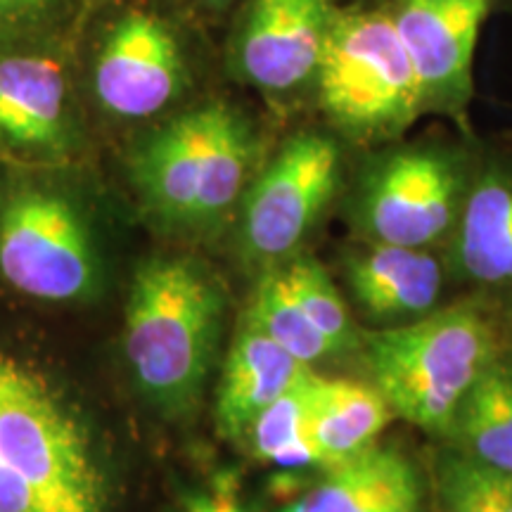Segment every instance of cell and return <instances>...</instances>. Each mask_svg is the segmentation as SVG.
Wrapping results in <instances>:
<instances>
[{
    "mask_svg": "<svg viewBox=\"0 0 512 512\" xmlns=\"http://www.w3.org/2000/svg\"><path fill=\"white\" fill-rule=\"evenodd\" d=\"M0 512H119L86 413L36 363L0 349Z\"/></svg>",
    "mask_w": 512,
    "mask_h": 512,
    "instance_id": "cell-1",
    "label": "cell"
},
{
    "mask_svg": "<svg viewBox=\"0 0 512 512\" xmlns=\"http://www.w3.org/2000/svg\"><path fill=\"white\" fill-rule=\"evenodd\" d=\"M261 164L254 121L226 98L192 100L126 147V178L152 221L209 233L233 219Z\"/></svg>",
    "mask_w": 512,
    "mask_h": 512,
    "instance_id": "cell-2",
    "label": "cell"
},
{
    "mask_svg": "<svg viewBox=\"0 0 512 512\" xmlns=\"http://www.w3.org/2000/svg\"><path fill=\"white\" fill-rule=\"evenodd\" d=\"M202 27L174 0H110L74 36L83 105L140 131L188 105Z\"/></svg>",
    "mask_w": 512,
    "mask_h": 512,
    "instance_id": "cell-3",
    "label": "cell"
},
{
    "mask_svg": "<svg viewBox=\"0 0 512 512\" xmlns=\"http://www.w3.org/2000/svg\"><path fill=\"white\" fill-rule=\"evenodd\" d=\"M226 313L214 273L188 256L145 261L126 302L124 354L147 401L183 415L200 401L214 368Z\"/></svg>",
    "mask_w": 512,
    "mask_h": 512,
    "instance_id": "cell-4",
    "label": "cell"
},
{
    "mask_svg": "<svg viewBox=\"0 0 512 512\" xmlns=\"http://www.w3.org/2000/svg\"><path fill=\"white\" fill-rule=\"evenodd\" d=\"M76 164H8L0 174V275L41 302H81L100 287L93 207Z\"/></svg>",
    "mask_w": 512,
    "mask_h": 512,
    "instance_id": "cell-5",
    "label": "cell"
},
{
    "mask_svg": "<svg viewBox=\"0 0 512 512\" xmlns=\"http://www.w3.org/2000/svg\"><path fill=\"white\" fill-rule=\"evenodd\" d=\"M498 351L489 320L467 306L434 309L363 339L368 382L394 418L430 437L448 432L460 401Z\"/></svg>",
    "mask_w": 512,
    "mask_h": 512,
    "instance_id": "cell-6",
    "label": "cell"
},
{
    "mask_svg": "<svg viewBox=\"0 0 512 512\" xmlns=\"http://www.w3.org/2000/svg\"><path fill=\"white\" fill-rule=\"evenodd\" d=\"M313 95L337 133L361 143L401 136L425 102L392 10H339Z\"/></svg>",
    "mask_w": 512,
    "mask_h": 512,
    "instance_id": "cell-7",
    "label": "cell"
},
{
    "mask_svg": "<svg viewBox=\"0 0 512 512\" xmlns=\"http://www.w3.org/2000/svg\"><path fill=\"white\" fill-rule=\"evenodd\" d=\"M86 105L74 36L0 38V157L8 164H76Z\"/></svg>",
    "mask_w": 512,
    "mask_h": 512,
    "instance_id": "cell-8",
    "label": "cell"
},
{
    "mask_svg": "<svg viewBox=\"0 0 512 512\" xmlns=\"http://www.w3.org/2000/svg\"><path fill=\"white\" fill-rule=\"evenodd\" d=\"M475 171L458 150L437 143L396 145L358 178L351 214L373 245L430 249L451 238Z\"/></svg>",
    "mask_w": 512,
    "mask_h": 512,
    "instance_id": "cell-9",
    "label": "cell"
},
{
    "mask_svg": "<svg viewBox=\"0 0 512 512\" xmlns=\"http://www.w3.org/2000/svg\"><path fill=\"white\" fill-rule=\"evenodd\" d=\"M342 183V147L318 128H302L259 164L235 211L242 254L278 266L294 254L335 200Z\"/></svg>",
    "mask_w": 512,
    "mask_h": 512,
    "instance_id": "cell-10",
    "label": "cell"
},
{
    "mask_svg": "<svg viewBox=\"0 0 512 512\" xmlns=\"http://www.w3.org/2000/svg\"><path fill=\"white\" fill-rule=\"evenodd\" d=\"M337 12L332 0H242L223 50L228 74L266 98L311 93Z\"/></svg>",
    "mask_w": 512,
    "mask_h": 512,
    "instance_id": "cell-11",
    "label": "cell"
},
{
    "mask_svg": "<svg viewBox=\"0 0 512 512\" xmlns=\"http://www.w3.org/2000/svg\"><path fill=\"white\" fill-rule=\"evenodd\" d=\"M491 0H396L394 27L418 74L425 112L460 117Z\"/></svg>",
    "mask_w": 512,
    "mask_h": 512,
    "instance_id": "cell-12",
    "label": "cell"
},
{
    "mask_svg": "<svg viewBox=\"0 0 512 512\" xmlns=\"http://www.w3.org/2000/svg\"><path fill=\"white\" fill-rule=\"evenodd\" d=\"M347 283L363 316L387 328L434 311L444 266L430 249L366 242L347 261Z\"/></svg>",
    "mask_w": 512,
    "mask_h": 512,
    "instance_id": "cell-13",
    "label": "cell"
},
{
    "mask_svg": "<svg viewBox=\"0 0 512 512\" xmlns=\"http://www.w3.org/2000/svg\"><path fill=\"white\" fill-rule=\"evenodd\" d=\"M425 486L399 448L375 444L323 470V477L283 512H420Z\"/></svg>",
    "mask_w": 512,
    "mask_h": 512,
    "instance_id": "cell-14",
    "label": "cell"
},
{
    "mask_svg": "<svg viewBox=\"0 0 512 512\" xmlns=\"http://www.w3.org/2000/svg\"><path fill=\"white\" fill-rule=\"evenodd\" d=\"M311 370L245 316L216 389V430L223 439H242L256 415L290 392Z\"/></svg>",
    "mask_w": 512,
    "mask_h": 512,
    "instance_id": "cell-15",
    "label": "cell"
},
{
    "mask_svg": "<svg viewBox=\"0 0 512 512\" xmlns=\"http://www.w3.org/2000/svg\"><path fill=\"white\" fill-rule=\"evenodd\" d=\"M451 240L463 278L512 290V162L477 171Z\"/></svg>",
    "mask_w": 512,
    "mask_h": 512,
    "instance_id": "cell-16",
    "label": "cell"
},
{
    "mask_svg": "<svg viewBox=\"0 0 512 512\" xmlns=\"http://www.w3.org/2000/svg\"><path fill=\"white\" fill-rule=\"evenodd\" d=\"M392 418V408L373 382L311 375L309 439L320 470L373 448Z\"/></svg>",
    "mask_w": 512,
    "mask_h": 512,
    "instance_id": "cell-17",
    "label": "cell"
},
{
    "mask_svg": "<svg viewBox=\"0 0 512 512\" xmlns=\"http://www.w3.org/2000/svg\"><path fill=\"white\" fill-rule=\"evenodd\" d=\"M444 439L465 456L512 475V354L498 351L460 401Z\"/></svg>",
    "mask_w": 512,
    "mask_h": 512,
    "instance_id": "cell-18",
    "label": "cell"
},
{
    "mask_svg": "<svg viewBox=\"0 0 512 512\" xmlns=\"http://www.w3.org/2000/svg\"><path fill=\"white\" fill-rule=\"evenodd\" d=\"M313 370L290 392L275 399L249 425L247 441L252 456L261 463L283 470H306L318 467L320 460L309 439V380Z\"/></svg>",
    "mask_w": 512,
    "mask_h": 512,
    "instance_id": "cell-19",
    "label": "cell"
},
{
    "mask_svg": "<svg viewBox=\"0 0 512 512\" xmlns=\"http://www.w3.org/2000/svg\"><path fill=\"white\" fill-rule=\"evenodd\" d=\"M245 316L256 328L264 330L275 344H280L287 354H292L306 366L313 368V363L337 356V349L332 347L330 339L311 323L294 299L280 264L264 273Z\"/></svg>",
    "mask_w": 512,
    "mask_h": 512,
    "instance_id": "cell-20",
    "label": "cell"
},
{
    "mask_svg": "<svg viewBox=\"0 0 512 512\" xmlns=\"http://www.w3.org/2000/svg\"><path fill=\"white\" fill-rule=\"evenodd\" d=\"M439 512H512V475L448 446L434 458Z\"/></svg>",
    "mask_w": 512,
    "mask_h": 512,
    "instance_id": "cell-21",
    "label": "cell"
},
{
    "mask_svg": "<svg viewBox=\"0 0 512 512\" xmlns=\"http://www.w3.org/2000/svg\"><path fill=\"white\" fill-rule=\"evenodd\" d=\"M280 266H283L285 280L290 285L294 299L302 306L311 323L330 339L337 354L354 349L358 344L354 320H351L344 299L339 297L335 280L330 278L323 264H318L311 256H294L292 261Z\"/></svg>",
    "mask_w": 512,
    "mask_h": 512,
    "instance_id": "cell-22",
    "label": "cell"
},
{
    "mask_svg": "<svg viewBox=\"0 0 512 512\" xmlns=\"http://www.w3.org/2000/svg\"><path fill=\"white\" fill-rule=\"evenodd\" d=\"M86 0H0V38L76 36Z\"/></svg>",
    "mask_w": 512,
    "mask_h": 512,
    "instance_id": "cell-23",
    "label": "cell"
},
{
    "mask_svg": "<svg viewBox=\"0 0 512 512\" xmlns=\"http://www.w3.org/2000/svg\"><path fill=\"white\" fill-rule=\"evenodd\" d=\"M176 512H249L228 482H216L209 489L190 491Z\"/></svg>",
    "mask_w": 512,
    "mask_h": 512,
    "instance_id": "cell-24",
    "label": "cell"
},
{
    "mask_svg": "<svg viewBox=\"0 0 512 512\" xmlns=\"http://www.w3.org/2000/svg\"><path fill=\"white\" fill-rule=\"evenodd\" d=\"M174 3L202 27L221 17H233L242 0H174Z\"/></svg>",
    "mask_w": 512,
    "mask_h": 512,
    "instance_id": "cell-25",
    "label": "cell"
},
{
    "mask_svg": "<svg viewBox=\"0 0 512 512\" xmlns=\"http://www.w3.org/2000/svg\"><path fill=\"white\" fill-rule=\"evenodd\" d=\"M107 3H110V0H86V5H83V15H81V22H79V27H81L83 22H86L88 17L93 15L95 10L102 8V5H107Z\"/></svg>",
    "mask_w": 512,
    "mask_h": 512,
    "instance_id": "cell-26",
    "label": "cell"
}]
</instances>
